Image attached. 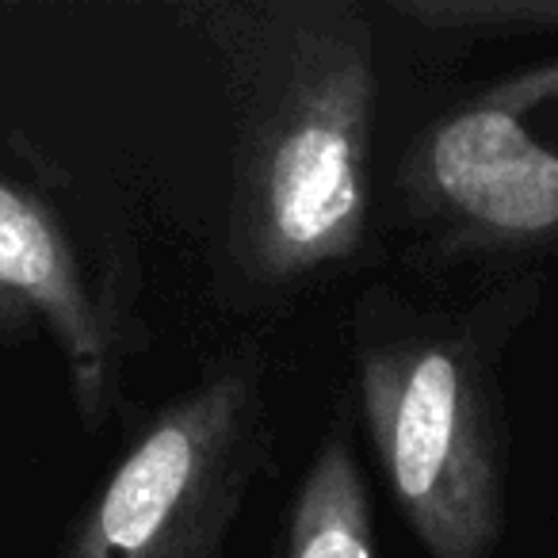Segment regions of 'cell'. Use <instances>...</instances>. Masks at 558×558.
Wrapping results in <instances>:
<instances>
[{
  "mask_svg": "<svg viewBox=\"0 0 558 558\" xmlns=\"http://www.w3.org/2000/svg\"><path fill=\"white\" fill-rule=\"evenodd\" d=\"M47 337L88 425L108 413L119 372L116 314L93 288L62 218L0 180V337Z\"/></svg>",
  "mask_w": 558,
  "mask_h": 558,
  "instance_id": "obj_5",
  "label": "cell"
},
{
  "mask_svg": "<svg viewBox=\"0 0 558 558\" xmlns=\"http://www.w3.org/2000/svg\"><path fill=\"white\" fill-rule=\"evenodd\" d=\"M276 558H375L372 497L344 425L314 451Z\"/></svg>",
  "mask_w": 558,
  "mask_h": 558,
  "instance_id": "obj_6",
  "label": "cell"
},
{
  "mask_svg": "<svg viewBox=\"0 0 558 558\" xmlns=\"http://www.w3.org/2000/svg\"><path fill=\"white\" fill-rule=\"evenodd\" d=\"M233 100L230 256L264 288L341 268L367 238L379 65L341 0H248L192 12Z\"/></svg>",
  "mask_w": 558,
  "mask_h": 558,
  "instance_id": "obj_1",
  "label": "cell"
},
{
  "mask_svg": "<svg viewBox=\"0 0 558 558\" xmlns=\"http://www.w3.org/2000/svg\"><path fill=\"white\" fill-rule=\"evenodd\" d=\"M356 379L379 471L428 558L494 555L505 532L494 341L448 314L364 303Z\"/></svg>",
  "mask_w": 558,
  "mask_h": 558,
  "instance_id": "obj_2",
  "label": "cell"
},
{
  "mask_svg": "<svg viewBox=\"0 0 558 558\" xmlns=\"http://www.w3.org/2000/svg\"><path fill=\"white\" fill-rule=\"evenodd\" d=\"M433 245L459 256L558 245V146L478 96L417 138L402 172Z\"/></svg>",
  "mask_w": 558,
  "mask_h": 558,
  "instance_id": "obj_4",
  "label": "cell"
},
{
  "mask_svg": "<svg viewBox=\"0 0 558 558\" xmlns=\"http://www.w3.org/2000/svg\"><path fill=\"white\" fill-rule=\"evenodd\" d=\"M264 440L260 360L241 352L134 436L62 558H218Z\"/></svg>",
  "mask_w": 558,
  "mask_h": 558,
  "instance_id": "obj_3",
  "label": "cell"
}]
</instances>
